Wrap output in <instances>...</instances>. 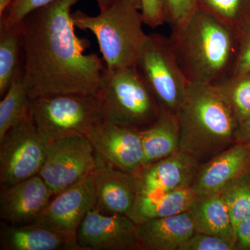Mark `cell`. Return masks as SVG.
<instances>
[{"instance_id": "484cf974", "label": "cell", "mask_w": 250, "mask_h": 250, "mask_svg": "<svg viewBox=\"0 0 250 250\" xmlns=\"http://www.w3.org/2000/svg\"><path fill=\"white\" fill-rule=\"evenodd\" d=\"M228 98L238 122L250 116V73L238 77H229L218 84Z\"/></svg>"}, {"instance_id": "8992f818", "label": "cell", "mask_w": 250, "mask_h": 250, "mask_svg": "<svg viewBox=\"0 0 250 250\" xmlns=\"http://www.w3.org/2000/svg\"><path fill=\"white\" fill-rule=\"evenodd\" d=\"M34 123L47 141L87 136L105 122L101 99L93 94L45 95L31 100Z\"/></svg>"}, {"instance_id": "ffe728a7", "label": "cell", "mask_w": 250, "mask_h": 250, "mask_svg": "<svg viewBox=\"0 0 250 250\" xmlns=\"http://www.w3.org/2000/svg\"><path fill=\"white\" fill-rule=\"evenodd\" d=\"M195 232L234 240L228 205L220 192L197 195L190 208Z\"/></svg>"}, {"instance_id": "2e32d148", "label": "cell", "mask_w": 250, "mask_h": 250, "mask_svg": "<svg viewBox=\"0 0 250 250\" xmlns=\"http://www.w3.org/2000/svg\"><path fill=\"white\" fill-rule=\"evenodd\" d=\"M98 164L94 172L95 208L106 214H127L138 195L134 174L113 168L98 160Z\"/></svg>"}, {"instance_id": "ac0fdd59", "label": "cell", "mask_w": 250, "mask_h": 250, "mask_svg": "<svg viewBox=\"0 0 250 250\" xmlns=\"http://www.w3.org/2000/svg\"><path fill=\"white\" fill-rule=\"evenodd\" d=\"M1 250H83L76 238L28 224L11 226L1 223Z\"/></svg>"}, {"instance_id": "5b68a950", "label": "cell", "mask_w": 250, "mask_h": 250, "mask_svg": "<svg viewBox=\"0 0 250 250\" xmlns=\"http://www.w3.org/2000/svg\"><path fill=\"white\" fill-rule=\"evenodd\" d=\"M98 95L107 123L143 130L150 126L161 113L136 67H106Z\"/></svg>"}, {"instance_id": "3957f363", "label": "cell", "mask_w": 250, "mask_h": 250, "mask_svg": "<svg viewBox=\"0 0 250 250\" xmlns=\"http://www.w3.org/2000/svg\"><path fill=\"white\" fill-rule=\"evenodd\" d=\"M180 149L199 162L209 161L236 143L239 122L217 85L189 82L177 112Z\"/></svg>"}, {"instance_id": "6da1fadb", "label": "cell", "mask_w": 250, "mask_h": 250, "mask_svg": "<svg viewBox=\"0 0 250 250\" xmlns=\"http://www.w3.org/2000/svg\"><path fill=\"white\" fill-rule=\"evenodd\" d=\"M80 0H54L20 23L23 76L30 100L45 95H98L106 67L96 54H85L88 39L75 33L72 8ZM99 8L112 0H95Z\"/></svg>"}, {"instance_id": "f1b7e54d", "label": "cell", "mask_w": 250, "mask_h": 250, "mask_svg": "<svg viewBox=\"0 0 250 250\" xmlns=\"http://www.w3.org/2000/svg\"><path fill=\"white\" fill-rule=\"evenodd\" d=\"M54 0H13L2 16L0 22L8 24H20L32 11L50 4Z\"/></svg>"}, {"instance_id": "4fadbf2b", "label": "cell", "mask_w": 250, "mask_h": 250, "mask_svg": "<svg viewBox=\"0 0 250 250\" xmlns=\"http://www.w3.org/2000/svg\"><path fill=\"white\" fill-rule=\"evenodd\" d=\"M199 164L193 156L179 150L141 167L134 173L138 195L156 196L191 187L200 168Z\"/></svg>"}, {"instance_id": "cb8c5ba5", "label": "cell", "mask_w": 250, "mask_h": 250, "mask_svg": "<svg viewBox=\"0 0 250 250\" xmlns=\"http://www.w3.org/2000/svg\"><path fill=\"white\" fill-rule=\"evenodd\" d=\"M199 7L237 32L250 22V0H199Z\"/></svg>"}, {"instance_id": "277c9868", "label": "cell", "mask_w": 250, "mask_h": 250, "mask_svg": "<svg viewBox=\"0 0 250 250\" xmlns=\"http://www.w3.org/2000/svg\"><path fill=\"white\" fill-rule=\"evenodd\" d=\"M96 16L72 13L74 25L91 31L109 70L135 67L147 34L139 10L130 0H112Z\"/></svg>"}, {"instance_id": "7a4b0ae2", "label": "cell", "mask_w": 250, "mask_h": 250, "mask_svg": "<svg viewBox=\"0 0 250 250\" xmlns=\"http://www.w3.org/2000/svg\"><path fill=\"white\" fill-rule=\"evenodd\" d=\"M171 45L189 82L218 84L232 73L238 32L198 8L183 25L172 29Z\"/></svg>"}, {"instance_id": "44dd1931", "label": "cell", "mask_w": 250, "mask_h": 250, "mask_svg": "<svg viewBox=\"0 0 250 250\" xmlns=\"http://www.w3.org/2000/svg\"><path fill=\"white\" fill-rule=\"evenodd\" d=\"M197 195L191 187L156 196L137 195L127 215L135 223L165 218L187 211Z\"/></svg>"}, {"instance_id": "5bb4252c", "label": "cell", "mask_w": 250, "mask_h": 250, "mask_svg": "<svg viewBox=\"0 0 250 250\" xmlns=\"http://www.w3.org/2000/svg\"><path fill=\"white\" fill-rule=\"evenodd\" d=\"M2 188L0 195V218L14 225L33 223L54 195L52 189L39 174Z\"/></svg>"}, {"instance_id": "7402d4cb", "label": "cell", "mask_w": 250, "mask_h": 250, "mask_svg": "<svg viewBox=\"0 0 250 250\" xmlns=\"http://www.w3.org/2000/svg\"><path fill=\"white\" fill-rule=\"evenodd\" d=\"M23 70L21 24L0 22V96L2 98L16 75Z\"/></svg>"}, {"instance_id": "d6a6232c", "label": "cell", "mask_w": 250, "mask_h": 250, "mask_svg": "<svg viewBox=\"0 0 250 250\" xmlns=\"http://www.w3.org/2000/svg\"><path fill=\"white\" fill-rule=\"evenodd\" d=\"M236 143H250V116L238 125Z\"/></svg>"}, {"instance_id": "52a82bcc", "label": "cell", "mask_w": 250, "mask_h": 250, "mask_svg": "<svg viewBox=\"0 0 250 250\" xmlns=\"http://www.w3.org/2000/svg\"><path fill=\"white\" fill-rule=\"evenodd\" d=\"M161 111L177 114L189 82L184 75L170 40L161 34H148L136 66Z\"/></svg>"}, {"instance_id": "4dcf8cb0", "label": "cell", "mask_w": 250, "mask_h": 250, "mask_svg": "<svg viewBox=\"0 0 250 250\" xmlns=\"http://www.w3.org/2000/svg\"><path fill=\"white\" fill-rule=\"evenodd\" d=\"M143 23L151 28L166 22L165 0H140Z\"/></svg>"}, {"instance_id": "9a60e30c", "label": "cell", "mask_w": 250, "mask_h": 250, "mask_svg": "<svg viewBox=\"0 0 250 250\" xmlns=\"http://www.w3.org/2000/svg\"><path fill=\"white\" fill-rule=\"evenodd\" d=\"M250 169V143H236L197 171L191 188L197 195L217 193Z\"/></svg>"}, {"instance_id": "d6986e66", "label": "cell", "mask_w": 250, "mask_h": 250, "mask_svg": "<svg viewBox=\"0 0 250 250\" xmlns=\"http://www.w3.org/2000/svg\"><path fill=\"white\" fill-rule=\"evenodd\" d=\"M144 151L143 167L154 164L178 152L180 133L177 115L161 111L156 121L141 130Z\"/></svg>"}, {"instance_id": "e0dca14e", "label": "cell", "mask_w": 250, "mask_h": 250, "mask_svg": "<svg viewBox=\"0 0 250 250\" xmlns=\"http://www.w3.org/2000/svg\"><path fill=\"white\" fill-rule=\"evenodd\" d=\"M195 233L188 210L165 218L148 220L137 226L141 250H179Z\"/></svg>"}, {"instance_id": "ba28073f", "label": "cell", "mask_w": 250, "mask_h": 250, "mask_svg": "<svg viewBox=\"0 0 250 250\" xmlns=\"http://www.w3.org/2000/svg\"><path fill=\"white\" fill-rule=\"evenodd\" d=\"M48 141L39 131L31 114L0 139L1 187L39 173L45 162Z\"/></svg>"}, {"instance_id": "f546056e", "label": "cell", "mask_w": 250, "mask_h": 250, "mask_svg": "<svg viewBox=\"0 0 250 250\" xmlns=\"http://www.w3.org/2000/svg\"><path fill=\"white\" fill-rule=\"evenodd\" d=\"M250 73V22L238 32V52L231 77Z\"/></svg>"}, {"instance_id": "9c48e42d", "label": "cell", "mask_w": 250, "mask_h": 250, "mask_svg": "<svg viewBox=\"0 0 250 250\" xmlns=\"http://www.w3.org/2000/svg\"><path fill=\"white\" fill-rule=\"evenodd\" d=\"M98 166L88 138L74 135L49 141L45 162L38 174L57 195L93 174Z\"/></svg>"}, {"instance_id": "83f0119b", "label": "cell", "mask_w": 250, "mask_h": 250, "mask_svg": "<svg viewBox=\"0 0 250 250\" xmlns=\"http://www.w3.org/2000/svg\"><path fill=\"white\" fill-rule=\"evenodd\" d=\"M199 8V0H165L166 22L172 29L183 25Z\"/></svg>"}, {"instance_id": "8fae6325", "label": "cell", "mask_w": 250, "mask_h": 250, "mask_svg": "<svg viewBox=\"0 0 250 250\" xmlns=\"http://www.w3.org/2000/svg\"><path fill=\"white\" fill-rule=\"evenodd\" d=\"M98 161L134 174L142 167L144 151L141 130L104 122L87 136Z\"/></svg>"}, {"instance_id": "30bf717a", "label": "cell", "mask_w": 250, "mask_h": 250, "mask_svg": "<svg viewBox=\"0 0 250 250\" xmlns=\"http://www.w3.org/2000/svg\"><path fill=\"white\" fill-rule=\"evenodd\" d=\"M94 172L57 194L42 213L30 224L77 238L81 223L88 212L95 208Z\"/></svg>"}, {"instance_id": "836d02e7", "label": "cell", "mask_w": 250, "mask_h": 250, "mask_svg": "<svg viewBox=\"0 0 250 250\" xmlns=\"http://www.w3.org/2000/svg\"><path fill=\"white\" fill-rule=\"evenodd\" d=\"M130 1L134 4V6H136L139 11H141V5L140 0H130Z\"/></svg>"}, {"instance_id": "603a6c76", "label": "cell", "mask_w": 250, "mask_h": 250, "mask_svg": "<svg viewBox=\"0 0 250 250\" xmlns=\"http://www.w3.org/2000/svg\"><path fill=\"white\" fill-rule=\"evenodd\" d=\"M0 103V139L11 128L31 114V100L24 83L23 70L11 82Z\"/></svg>"}, {"instance_id": "7c38bea8", "label": "cell", "mask_w": 250, "mask_h": 250, "mask_svg": "<svg viewBox=\"0 0 250 250\" xmlns=\"http://www.w3.org/2000/svg\"><path fill=\"white\" fill-rule=\"evenodd\" d=\"M137 226L126 215L106 214L94 208L81 223L77 243L83 250H141Z\"/></svg>"}, {"instance_id": "4316f807", "label": "cell", "mask_w": 250, "mask_h": 250, "mask_svg": "<svg viewBox=\"0 0 250 250\" xmlns=\"http://www.w3.org/2000/svg\"><path fill=\"white\" fill-rule=\"evenodd\" d=\"M179 250H236V247L234 240L195 232Z\"/></svg>"}, {"instance_id": "1f68e13d", "label": "cell", "mask_w": 250, "mask_h": 250, "mask_svg": "<svg viewBox=\"0 0 250 250\" xmlns=\"http://www.w3.org/2000/svg\"><path fill=\"white\" fill-rule=\"evenodd\" d=\"M236 250H250V216L239 223L234 230Z\"/></svg>"}, {"instance_id": "d4e9b609", "label": "cell", "mask_w": 250, "mask_h": 250, "mask_svg": "<svg viewBox=\"0 0 250 250\" xmlns=\"http://www.w3.org/2000/svg\"><path fill=\"white\" fill-rule=\"evenodd\" d=\"M220 192L228 205L234 232L237 225L250 216V169Z\"/></svg>"}]
</instances>
